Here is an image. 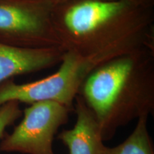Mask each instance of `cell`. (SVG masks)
Listing matches in <instances>:
<instances>
[{"mask_svg": "<svg viewBox=\"0 0 154 154\" xmlns=\"http://www.w3.org/2000/svg\"><path fill=\"white\" fill-rule=\"evenodd\" d=\"M22 111L17 101H9L0 106V138L4 137L7 128L18 119Z\"/></svg>", "mask_w": 154, "mask_h": 154, "instance_id": "9", "label": "cell"}, {"mask_svg": "<svg viewBox=\"0 0 154 154\" xmlns=\"http://www.w3.org/2000/svg\"><path fill=\"white\" fill-rule=\"evenodd\" d=\"M109 1H127L145 7H153L154 4V0H109Z\"/></svg>", "mask_w": 154, "mask_h": 154, "instance_id": "10", "label": "cell"}, {"mask_svg": "<svg viewBox=\"0 0 154 154\" xmlns=\"http://www.w3.org/2000/svg\"><path fill=\"white\" fill-rule=\"evenodd\" d=\"M147 121V116L140 117L133 132L123 143L114 147L104 146L100 154H154Z\"/></svg>", "mask_w": 154, "mask_h": 154, "instance_id": "8", "label": "cell"}, {"mask_svg": "<svg viewBox=\"0 0 154 154\" xmlns=\"http://www.w3.org/2000/svg\"><path fill=\"white\" fill-rule=\"evenodd\" d=\"M57 0H0V42L24 48H61L52 24Z\"/></svg>", "mask_w": 154, "mask_h": 154, "instance_id": "4", "label": "cell"}, {"mask_svg": "<svg viewBox=\"0 0 154 154\" xmlns=\"http://www.w3.org/2000/svg\"><path fill=\"white\" fill-rule=\"evenodd\" d=\"M52 24L61 49L84 57L154 48L153 7L130 2L59 0Z\"/></svg>", "mask_w": 154, "mask_h": 154, "instance_id": "1", "label": "cell"}, {"mask_svg": "<svg viewBox=\"0 0 154 154\" xmlns=\"http://www.w3.org/2000/svg\"><path fill=\"white\" fill-rule=\"evenodd\" d=\"M79 94L94 113L103 140L154 109V48L144 47L101 63Z\"/></svg>", "mask_w": 154, "mask_h": 154, "instance_id": "2", "label": "cell"}, {"mask_svg": "<svg viewBox=\"0 0 154 154\" xmlns=\"http://www.w3.org/2000/svg\"><path fill=\"white\" fill-rule=\"evenodd\" d=\"M111 59L105 54L84 57L65 51L60 67L54 74L26 84H17L9 79L0 84V106L9 101L32 104L49 101L61 103L72 110L76 96L88 75Z\"/></svg>", "mask_w": 154, "mask_h": 154, "instance_id": "3", "label": "cell"}, {"mask_svg": "<svg viewBox=\"0 0 154 154\" xmlns=\"http://www.w3.org/2000/svg\"><path fill=\"white\" fill-rule=\"evenodd\" d=\"M71 109L55 101L32 103L24 110V117L11 134L5 136L0 151L24 154H55L56 133L68 121Z\"/></svg>", "mask_w": 154, "mask_h": 154, "instance_id": "5", "label": "cell"}, {"mask_svg": "<svg viewBox=\"0 0 154 154\" xmlns=\"http://www.w3.org/2000/svg\"></svg>", "mask_w": 154, "mask_h": 154, "instance_id": "11", "label": "cell"}, {"mask_svg": "<svg viewBox=\"0 0 154 154\" xmlns=\"http://www.w3.org/2000/svg\"><path fill=\"white\" fill-rule=\"evenodd\" d=\"M64 52L59 47L24 48L0 42V84L60 63Z\"/></svg>", "mask_w": 154, "mask_h": 154, "instance_id": "6", "label": "cell"}, {"mask_svg": "<svg viewBox=\"0 0 154 154\" xmlns=\"http://www.w3.org/2000/svg\"><path fill=\"white\" fill-rule=\"evenodd\" d=\"M74 101L76 123L72 128L61 132L59 139L68 147L69 154H100L104 145L97 119L80 94Z\"/></svg>", "mask_w": 154, "mask_h": 154, "instance_id": "7", "label": "cell"}]
</instances>
